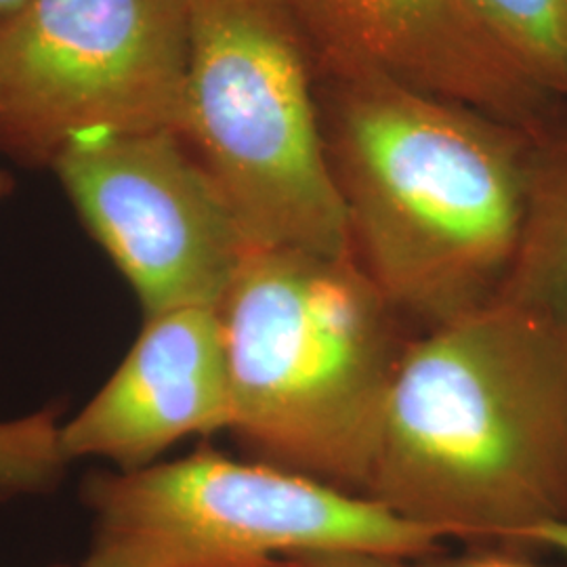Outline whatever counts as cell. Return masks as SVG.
<instances>
[{
  "instance_id": "1",
  "label": "cell",
  "mask_w": 567,
  "mask_h": 567,
  "mask_svg": "<svg viewBox=\"0 0 567 567\" xmlns=\"http://www.w3.org/2000/svg\"><path fill=\"white\" fill-rule=\"evenodd\" d=\"M313 60L353 261L416 334L496 303L543 143L360 65Z\"/></svg>"
},
{
  "instance_id": "2",
  "label": "cell",
  "mask_w": 567,
  "mask_h": 567,
  "mask_svg": "<svg viewBox=\"0 0 567 567\" xmlns=\"http://www.w3.org/2000/svg\"><path fill=\"white\" fill-rule=\"evenodd\" d=\"M365 498L466 547L567 557V332L496 301L414 337Z\"/></svg>"
},
{
  "instance_id": "3",
  "label": "cell",
  "mask_w": 567,
  "mask_h": 567,
  "mask_svg": "<svg viewBox=\"0 0 567 567\" xmlns=\"http://www.w3.org/2000/svg\"><path fill=\"white\" fill-rule=\"evenodd\" d=\"M217 311L240 446L365 496L419 334L351 255L299 248H250Z\"/></svg>"
},
{
  "instance_id": "4",
  "label": "cell",
  "mask_w": 567,
  "mask_h": 567,
  "mask_svg": "<svg viewBox=\"0 0 567 567\" xmlns=\"http://www.w3.org/2000/svg\"><path fill=\"white\" fill-rule=\"evenodd\" d=\"M177 133L250 248L351 255L313 51L282 0H189Z\"/></svg>"
},
{
  "instance_id": "5",
  "label": "cell",
  "mask_w": 567,
  "mask_h": 567,
  "mask_svg": "<svg viewBox=\"0 0 567 567\" xmlns=\"http://www.w3.org/2000/svg\"><path fill=\"white\" fill-rule=\"evenodd\" d=\"M82 496L93 513L84 567H290L324 548L425 561L446 540L365 496L206 446L93 475Z\"/></svg>"
},
{
  "instance_id": "6",
  "label": "cell",
  "mask_w": 567,
  "mask_h": 567,
  "mask_svg": "<svg viewBox=\"0 0 567 567\" xmlns=\"http://www.w3.org/2000/svg\"><path fill=\"white\" fill-rule=\"evenodd\" d=\"M189 0H30L0 21V147L49 164L70 142L179 131Z\"/></svg>"
},
{
  "instance_id": "7",
  "label": "cell",
  "mask_w": 567,
  "mask_h": 567,
  "mask_svg": "<svg viewBox=\"0 0 567 567\" xmlns=\"http://www.w3.org/2000/svg\"><path fill=\"white\" fill-rule=\"evenodd\" d=\"M51 168L145 318L219 307L250 244L179 133L76 140Z\"/></svg>"
},
{
  "instance_id": "8",
  "label": "cell",
  "mask_w": 567,
  "mask_h": 567,
  "mask_svg": "<svg viewBox=\"0 0 567 567\" xmlns=\"http://www.w3.org/2000/svg\"><path fill=\"white\" fill-rule=\"evenodd\" d=\"M313 53L463 103L540 143L567 133V100L526 79L466 0H282Z\"/></svg>"
},
{
  "instance_id": "9",
  "label": "cell",
  "mask_w": 567,
  "mask_h": 567,
  "mask_svg": "<svg viewBox=\"0 0 567 567\" xmlns=\"http://www.w3.org/2000/svg\"><path fill=\"white\" fill-rule=\"evenodd\" d=\"M231 421L219 311L179 307L145 318L112 379L61 426V450L68 461L97 456L135 471L189 435L229 431Z\"/></svg>"
},
{
  "instance_id": "10",
  "label": "cell",
  "mask_w": 567,
  "mask_h": 567,
  "mask_svg": "<svg viewBox=\"0 0 567 567\" xmlns=\"http://www.w3.org/2000/svg\"><path fill=\"white\" fill-rule=\"evenodd\" d=\"M498 301L567 332V135L540 145L524 236Z\"/></svg>"
},
{
  "instance_id": "11",
  "label": "cell",
  "mask_w": 567,
  "mask_h": 567,
  "mask_svg": "<svg viewBox=\"0 0 567 567\" xmlns=\"http://www.w3.org/2000/svg\"><path fill=\"white\" fill-rule=\"evenodd\" d=\"M507 60L536 86L567 100V0H466Z\"/></svg>"
},
{
  "instance_id": "12",
  "label": "cell",
  "mask_w": 567,
  "mask_h": 567,
  "mask_svg": "<svg viewBox=\"0 0 567 567\" xmlns=\"http://www.w3.org/2000/svg\"><path fill=\"white\" fill-rule=\"evenodd\" d=\"M11 179L0 173V196ZM55 410L0 423V494L39 492L53 486L68 463L61 450Z\"/></svg>"
},
{
  "instance_id": "13",
  "label": "cell",
  "mask_w": 567,
  "mask_h": 567,
  "mask_svg": "<svg viewBox=\"0 0 567 567\" xmlns=\"http://www.w3.org/2000/svg\"><path fill=\"white\" fill-rule=\"evenodd\" d=\"M290 567H414L405 559L372 553V550H351V548H324V550H305L288 559Z\"/></svg>"
},
{
  "instance_id": "14",
  "label": "cell",
  "mask_w": 567,
  "mask_h": 567,
  "mask_svg": "<svg viewBox=\"0 0 567 567\" xmlns=\"http://www.w3.org/2000/svg\"><path fill=\"white\" fill-rule=\"evenodd\" d=\"M414 567H567L543 566L536 564L529 555L513 553L505 548L468 547L465 553L444 557L442 553L435 557H429L425 561H414Z\"/></svg>"
},
{
  "instance_id": "15",
  "label": "cell",
  "mask_w": 567,
  "mask_h": 567,
  "mask_svg": "<svg viewBox=\"0 0 567 567\" xmlns=\"http://www.w3.org/2000/svg\"><path fill=\"white\" fill-rule=\"evenodd\" d=\"M25 2H30V0H0V21L11 18L16 11H20Z\"/></svg>"
},
{
  "instance_id": "16",
  "label": "cell",
  "mask_w": 567,
  "mask_h": 567,
  "mask_svg": "<svg viewBox=\"0 0 567 567\" xmlns=\"http://www.w3.org/2000/svg\"><path fill=\"white\" fill-rule=\"evenodd\" d=\"M55 567H63V566H55Z\"/></svg>"
}]
</instances>
